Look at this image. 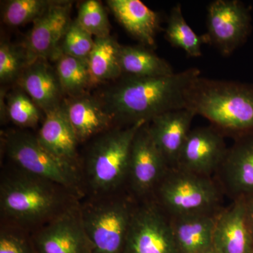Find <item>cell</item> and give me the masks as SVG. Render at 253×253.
I'll return each instance as SVG.
<instances>
[{
    "mask_svg": "<svg viewBox=\"0 0 253 253\" xmlns=\"http://www.w3.org/2000/svg\"><path fill=\"white\" fill-rule=\"evenodd\" d=\"M207 33L209 43L223 56H229L247 40L251 31L249 8L239 0H215L208 5Z\"/></svg>",
    "mask_w": 253,
    "mask_h": 253,
    "instance_id": "obj_10",
    "label": "cell"
},
{
    "mask_svg": "<svg viewBox=\"0 0 253 253\" xmlns=\"http://www.w3.org/2000/svg\"><path fill=\"white\" fill-rule=\"evenodd\" d=\"M217 172L221 189L234 201L253 196V133L235 139Z\"/></svg>",
    "mask_w": 253,
    "mask_h": 253,
    "instance_id": "obj_14",
    "label": "cell"
},
{
    "mask_svg": "<svg viewBox=\"0 0 253 253\" xmlns=\"http://www.w3.org/2000/svg\"><path fill=\"white\" fill-rule=\"evenodd\" d=\"M147 123L136 133L129 159L127 180L131 191L138 197L154 192L170 168L153 140Z\"/></svg>",
    "mask_w": 253,
    "mask_h": 253,
    "instance_id": "obj_11",
    "label": "cell"
},
{
    "mask_svg": "<svg viewBox=\"0 0 253 253\" xmlns=\"http://www.w3.org/2000/svg\"><path fill=\"white\" fill-rule=\"evenodd\" d=\"M61 42L60 53L78 59H88L94 46L93 36L76 19L70 23Z\"/></svg>",
    "mask_w": 253,
    "mask_h": 253,
    "instance_id": "obj_29",
    "label": "cell"
},
{
    "mask_svg": "<svg viewBox=\"0 0 253 253\" xmlns=\"http://www.w3.org/2000/svg\"><path fill=\"white\" fill-rule=\"evenodd\" d=\"M3 141L6 156L16 168L61 186L78 199L84 196L80 168L51 154L36 136L27 131L10 130L5 133Z\"/></svg>",
    "mask_w": 253,
    "mask_h": 253,
    "instance_id": "obj_5",
    "label": "cell"
},
{
    "mask_svg": "<svg viewBox=\"0 0 253 253\" xmlns=\"http://www.w3.org/2000/svg\"><path fill=\"white\" fill-rule=\"evenodd\" d=\"M45 119L36 135L38 141L51 154L73 166L79 167L76 132L64 106L46 113Z\"/></svg>",
    "mask_w": 253,
    "mask_h": 253,
    "instance_id": "obj_18",
    "label": "cell"
},
{
    "mask_svg": "<svg viewBox=\"0 0 253 253\" xmlns=\"http://www.w3.org/2000/svg\"><path fill=\"white\" fill-rule=\"evenodd\" d=\"M25 92L45 114L60 107L63 94L56 70L38 59L23 71L17 81Z\"/></svg>",
    "mask_w": 253,
    "mask_h": 253,
    "instance_id": "obj_17",
    "label": "cell"
},
{
    "mask_svg": "<svg viewBox=\"0 0 253 253\" xmlns=\"http://www.w3.org/2000/svg\"><path fill=\"white\" fill-rule=\"evenodd\" d=\"M136 206L130 199L113 196L81 204L92 253H123Z\"/></svg>",
    "mask_w": 253,
    "mask_h": 253,
    "instance_id": "obj_7",
    "label": "cell"
},
{
    "mask_svg": "<svg viewBox=\"0 0 253 253\" xmlns=\"http://www.w3.org/2000/svg\"><path fill=\"white\" fill-rule=\"evenodd\" d=\"M56 1L50 0H11L5 4L3 21L7 26L18 27L34 22Z\"/></svg>",
    "mask_w": 253,
    "mask_h": 253,
    "instance_id": "obj_26",
    "label": "cell"
},
{
    "mask_svg": "<svg viewBox=\"0 0 253 253\" xmlns=\"http://www.w3.org/2000/svg\"><path fill=\"white\" fill-rule=\"evenodd\" d=\"M227 150L224 135L212 126L196 128L190 131L173 168L211 176L217 172Z\"/></svg>",
    "mask_w": 253,
    "mask_h": 253,
    "instance_id": "obj_12",
    "label": "cell"
},
{
    "mask_svg": "<svg viewBox=\"0 0 253 253\" xmlns=\"http://www.w3.org/2000/svg\"><path fill=\"white\" fill-rule=\"evenodd\" d=\"M221 191L211 176L169 168L154 191L155 201L169 218L217 212Z\"/></svg>",
    "mask_w": 253,
    "mask_h": 253,
    "instance_id": "obj_6",
    "label": "cell"
},
{
    "mask_svg": "<svg viewBox=\"0 0 253 253\" xmlns=\"http://www.w3.org/2000/svg\"><path fill=\"white\" fill-rule=\"evenodd\" d=\"M196 116L184 108L163 113L147 123L153 140L170 168H175Z\"/></svg>",
    "mask_w": 253,
    "mask_h": 253,
    "instance_id": "obj_15",
    "label": "cell"
},
{
    "mask_svg": "<svg viewBox=\"0 0 253 253\" xmlns=\"http://www.w3.org/2000/svg\"><path fill=\"white\" fill-rule=\"evenodd\" d=\"M76 20L82 27L95 38L110 36L111 25L109 18L99 1L87 0L82 3Z\"/></svg>",
    "mask_w": 253,
    "mask_h": 253,
    "instance_id": "obj_28",
    "label": "cell"
},
{
    "mask_svg": "<svg viewBox=\"0 0 253 253\" xmlns=\"http://www.w3.org/2000/svg\"></svg>",
    "mask_w": 253,
    "mask_h": 253,
    "instance_id": "obj_34",
    "label": "cell"
},
{
    "mask_svg": "<svg viewBox=\"0 0 253 253\" xmlns=\"http://www.w3.org/2000/svg\"><path fill=\"white\" fill-rule=\"evenodd\" d=\"M245 203H246V219L253 235V196L246 198Z\"/></svg>",
    "mask_w": 253,
    "mask_h": 253,
    "instance_id": "obj_32",
    "label": "cell"
},
{
    "mask_svg": "<svg viewBox=\"0 0 253 253\" xmlns=\"http://www.w3.org/2000/svg\"><path fill=\"white\" fill-rule=\"evenodd\" d=\"M27 54L24 47L18 48L7 42L0 45V81L1 83L17 82L28 66Z\"/></svg>",
    "mask_w": 253,
    "mask_h": 253,
    "instance_id": "obj_30",
    "label": "cell"
},
{
    "mask_svg": "<svg viewBox=\"0 0 253 253\" xmlns=\"http://www.w3.org/2000/svg\"><path fill=\"white\" fill-rule=\"evenodd\" d=\"M212 246L217 253H253V235L246 219L244 198L234 200L218 214Z\"/></svg>",
    "mask_w": 253,
    "mask_h": 253,
    "instance_id": "obj_16",
    "label": "cell"
},
{
    "mask_svg": "<svg viewBox=\"0 0 253 253\" xmlns=\"http://www.w3.org/2000/svg\"><path fill=\"white\" fill-rule=\"evenodd\" d=\"M0 253H37L29 231L9 223H1Z\"/></svg>",
    "mask_w": 253,
    "mask_h": 253,
    "instance_id": "obj_31",
    "label": "cell"
},
{
    "mask_svg": "<svg viewBox=\"0 0 253 253\" xmlns=\"http://www.w3.org/2000/svg\"><path fill=\"white\" fill-rule=\"evenodd\" d=\"M71 1H56L33 22L23 45L28 64L38 59L56 60L61 54L60 42L71 23Z\"/></svg>",
    "mask_w": 253,
    "mask_h": 253,
    "instance_id": "obj_13",
    "label": "cell"
},
{
    "mask_svg": "<svg viewBox=\"0 0 253 253\" xmlns=\"http://www.w3.org/2000/svg\"><path fill=\"white\" fill-rule=\"evenodd\" d=\"M106 2L118 22L131 36L143 46L154 47L160 29L157 13L140 0H109Z\"/></svg>",
    "mask_w": 253,
    "mask_h": 253,
    "instance_id": "obj_20",
    "label": "cell"
},
{
    "mask_svg": "<svg viewBox=\"0 0 253 253\" xmlns=\"http://www.w3.org/2000/svg\"><path fill=\"white\" fill-rule=\"evenodd\" d=\"M78 201L61 186L16 168L1 176V219L28 231L39 229Z\"/></svg>",
    "mask_w": 253,
    "mask_h": 253,
    "instance_id": "obj_2",
    "label": "cell"
},
{
    "mask_svg": "<svg viewBox=\"0 0 253 253\" xmlns=\"http://www.w3.org/2000/svg\"><path fill=\"white\" fill-rule=\"evenodd\" d=\"M165 38L171 45L185 51L191 57H199L202 55L201 47L209 43L206 34L198 36L186 23L182 14L180 4L173 6L168 18Z\"/></svg>",
    "mask_w": 253,
    "mask_h": 253,
    "instance_id": "obj_25",
    "label": "cell"
},
{
    "mask_svg": "<svg viewBox=\"0 0 253 253\" xmlns=\"http://www.w3.org/2000/svg\"><path fill=\"white\" fill-rule=\"evenodd\" d=\"M123 74L138 78L166 77L174 74L171 65L144 46H123L120 51Z\"/></svg>",
    "mask_w": 253,
    "mask_h": 253,
    "instance_id": "obj_22",
    "label": "cell"
},
{
    "mask_svg": "<svg viewBox=\"0 0 253 253\" xmlns=\"http://www.w3.org/2000/svg\"><path fill=\"white\" fill-rule=\"evenodd\" d=\"M31 235L37 253H92L78 201Z\"/></svg>",
    "mask_w": 253,
    "mask_h": 253,
    "instance_id": "obj_9",
    "label": "cell"
},
{
    "mask_svg": "<svg viewBox=\"0 0 253 253\" xmlns=\"http://www.w3.org/2000/svg\"><path fill=\"white\" fill-rule=\"evenodd\" d=\"M201 253H217L216 251H214V249H213L212 246L211 248H210L209 249L206 250V251H204Z\"/></svg>",
    "mask_w": 253,
    "mask_h": 253,
    "instance_id": "obj_33",
    "label": "cell"
},
{
    "mask_svg": "<svg viewBox=\"0 0 253 253\" xmlns=\"http://www.w3.org/2000/svg\"><path fill=\"white\" fill-rule=\"evenodd\" d=\"M121 47V44L111 36L94 38V48L88 58L92 86L122 76Z\"/></svg>",
    "mask_w": 253,
    "mask_h": 253,
    "instance_id": "obj_23",
    "label": "cell"
},
{
    "mask_svg": "<svg viewBox=\"0 0 253 253\" xmlns=\"http://www.w3.org/2000/svg\"><path fill=\"white\" fill-rule=\"evenodd\" d=\"M219 212L169 217L173 236L180 253H201L212 247Z\"/></svg>",
    "mask_w": 253,
    "mask_h": 253,
    "instance_id": "obj_21",
    "label": "cell"
},
{
    "mask_svg": "<svg viewBox=\"0 0 253 253\" xmlns=\"http://www.w3.org/2000/svg\"><path fill=\"white\" fill-rule=\"evenodd\" d=\"M123 253H180L169 218L156 201L136 206Z\"/></svg>",
    "mask_w": 253,
    "mask_h": 253,
    "instance_id": "obj_8",
    "label": "cell"
},
{
    "mask_svg": "<svg viewBox=\"0 0 253 253\" xmlns=\"http://www.w3.org/2000/svg\"><path fill=\"white\" fill-rule=\"evenodd\" d=\"M56 70L63 94L71 98L86 94L92 87L88 59H78L61 54L56 58Z\"/></svg>",
    "mask_w": 253,
    "mask_h": 253,
    "instance_id": "obj_24",
    "label": "cell"
},
{
    "mask_svg": "<svg viewBox=\"0 0 253 253\" xmlns=\"http://www.w3.org/2000/svg\"><path fill=\"white\" fill-rule=\"evenodd\" d=\"M201 73L191 68L166 77L126 76L99 99L115 123L128 126L150 122L163 113L186 108V91Z\"/></svg>",
    "mask_w": 253,
    "mask_h": 253,
    "instance_id": "obj_1",
    "label": "cell"
},
{
    "mask_svg": "<svg viewBox=\"0 0 253 253\" xmlns=\"http://www.w3.org/2000/svg\"><path fill=\"white\" fill-rule=\"evenodd\" d=\"M186 108L234 139L253 133V85L201 77L186 93Z\"/></svg>",
    "mask_w": 253,
    "mask_h": 253,
    "instance_id": "obj_3",
    "label": "cell"
},
{
    "mask_svg": "<svg viewBox=\"0 0 253 253\" xmlns=\"http://www.w3.org/2000/svg\"><path fill=\"white\" fill-rule=\"evenodd\" d=\"M63 106L79 143L109 130L114 124L101 100L90 95L71 98Z\"/></svg>",
    "mask_w": 253,
    "mask_h": 253,
    "instance_id": "obj_19",
    "label": "cell"
},
{
    "mask_svg": "<svg viewBox=\"0 0 253 253\" xmlns=\"http://www.w3.org/2000/svg\"><path fill=\"white\" fill-rule=\"evenodd\" d=\"M39 107L23 89H16L9 94L6 106V116L21 127H33L41 117Z\"/></svg>",
    "mask_w": 253,
    "mask_h": 253,
    "instance_id": "obj_27",
    "label": "cell"
},
{
    "mask_svg": "<svg viewBox=\"0 0 253 253\" xmlns=\"http://www.w3.org/2000/svg\"><path fill=\"white\" fill-rule=\"evenodd\" d=\"M146 122L102 133L91 146L86 158L85 176L91 191L99 196L115 192L127 179L131 145Z\"/></svg>",
    "mask_w": 253,
    "mask_h": 253,
    "instance_id": "obj_4",
    "label": "cell"
}]
</instances>
